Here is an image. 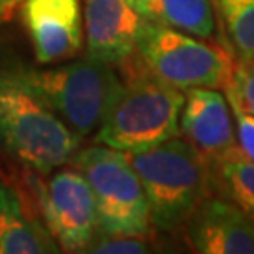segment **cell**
Listing matches in <instances>:
<instances>
[{
	"mask_svg": "<svg viewBox=\"0 0 254 254\" xmlns=\"http://www.w3.org/2000/svg\"><path fill=\"white\" fill-rule=\"evenodd\" d=\"M81 141L28 79L25 66L0 68V153L46 175L70 164Z\"/></svg>",
	"mask_w": 254,
	"mask_h": 254,
	"instance_id": "obj_1",
	"label": "cell"
},
{
	"mask_svg": "<svg viewBox=\"0 0 254 254\" xmlns=\"http://www.w3.org/2000/svg\"><path fill=\"white\" fill-rule=\"evenodd\" d=\"M127 79L109 108L94 141L123 153H136L166 139L181 136L179 117L185 104V91L154 75L136 57Z\"/></svg>",
	"mask_w": 254,
	"mask_h": 254,
	"instance_id": "obj_2",
	"label": "cell"
},
{
	"mask_svg": "<svg viewBox=\"0 0 254 254\" xmlns=\"http://www.w3.org/2000/svg\"><path fill=\"white\" fill-rule=\"evenodd\" d=\"M127 156L143 185L154 230L185 228L196 207L213 192L207 160L179 136Z\"/></svg>",
	"mask_w": 254,
	"mask_h": 254,
	"instance_id": "obj_3",
	"label": "cell"
},
{
	"mask_svg": "<svg viewBox=\"0 0 254 254\" xmlns=\"http://www.w3.org/2000/svg\"><path fill=\"white\" fill-rule=\"evenodd\" d=\"M47 104L75 136H94L123 87V77L111 64L91 59L53 68H27Z\"/></svg>",
	"mask_w": 254,
	"mask_h": 254,
	"instance_id": "obj_4",
	"label": "cell"
},
{
	"mask_svg": "<svg viewBox=\"0 0 254 254\" xmlns=\"http://www.w3.org/2000/svg\"><path fill=\"white\" fill-rule=\"evenodd\" d=\"M70 164L91 187L102 232L151 237L154 228L145 190L127 153L96 143L79 147Z\"/></svg>",
	"mask_w": 254,
	"mask_h": 254,
	"instance_id": "obj_5",
	"label": "cell"
},
{
	"mask_svg": "<svg viewBox=\"0 0 254 254\" xmlns=\"http://www.w3.org/2000/svg\"><path fill=\"white\" fill-rule=\"evenodd\" d=\"M136 57L154 75L181 91L196 87L226 91L237 64L228 49L205 38L151 21L139 32Z\"/></svg>",
	"mask_w": 254,
	"mask_h": 254,
	"instance_id": "obj_6",
	"label": "cell"
},
{
	"mask_svg": "<svg viewBox=\"0 0 254 254\" xmlns=\"http://www.w3.org/2000/svg\"><path fill=\"white\" fill-rule=\"evenodd\" d=\"M28 183L61 253H85L100 224L94 196L83 173L70 164L46 173V179L34 173Z\"/></svg>",
	"mask_w": 254,
	"mask_h": 254,
	"instance_id": "obj_7",
	"label": "cell"
},
{
	"mask_svg": "<svg viewBox=\"0 0 254 254\" xmlns=\"http://www.w3.org/2000/svg\"><path fill=\"white\" fill-rule=\"evenodd\" d=\"M21 21L38 64H57L85 44L81 0H23Z\"/></svg>",
	"mask_w": 254,
	"mask_h": 254,
	"instance_id": "obj_8",
	"label": "cell"
},
{
	"mask_svg": "<svg viewBox=\"0 0 254 254\" xmlns=\"http://www.w3.org/2000/svg\"><path fill=\"white\" fill-rule=\"evenodd\" d=\"M179 130L207 164L241 153L237 147L234 113L226 92L220 89L196 87L185 91Z\"/></svg>",
	"mask_w": 254,
	"mask_h": 254,
	"instance_id": "obj_9",
	"label": "cell"
},
{
	"mask_svg": "<svg viewBox=\"0 0 254 254\" xmlns=\"http://www.w3.org/2000/svg\"><path fill=\"white\" fill-rule=\"evenodd\" d=\"M143 15L132 0H85L83 30L87 57L111 66L125 64L136 53Z\"/></svg>",
	"mask_w": 254,
	"mask_h": 254,
	"instance_id": "obj_10",
	"label": "cell"
},
{
	"mask_svg": "<svg viewBox=\"0 0 254 254\" xmlns=\"http://www.w3.org/2000/svg\"><path fill=\"white\" fill-rule=\"evenodd\" d=\"M185 239L200 254H254V220L224 196H211L185 224Z\"/></svg>",
	"mask_w": 254,
	"mask_h": 254,
	"instance_id": "obj_11",
	"label": "cell"
},
{
	"mask_svg": "<svg viewBox=\"0 0 254 254\" xmlns=\"http://www.w3.org/2000/svg\"><path fill=\"white\" fill-rule=\"evenodd\" d=\"M57 254L38 205L27 192L0 172V254Z\"/></svg>",
	"mask_w": 254,
	"mask_h": 254,
	"instance_id": "obj_12",
	"label": "cell"
},
{
	"mask_svg": "<svg viewBox=\"0 0 254 254\" xmlns=\"http://www.w3.org/2000/svg\"><path fill=\"white\" fill-rule=\"evenodd\" d=\"M145 21L211 40L217 19L211 0H132Z\"/></svg>",
	"mask_w": 254,
	"mask_h": 254,
	"instance_id": "obj_13",
	"label": "cell"
},
{
	"mask_svg": "<svg viewBox=\"0 0 254 254\" xmlns=\"http://www.w3.org/2000/svg\"><path fill=\"white\" fill-rule=\"evenodd\" d=\"M209 170L213 190H220L226 200L254 220V160L237 153L209 164Z\"/></svg>",
	"mask_w": 254,
	"mask_h": 254,
	"instance_id": "obj_14",
	"label": "cell"
},
{
	"mask_svg": "<svg viewBox=\"0 0 254 254\" xmlns=\"http://www.w3.org/2000/svg\"><path fill=\"white\" fill-rule=\"evenodd\" d=\"M230 51L237 63L254 64V0H217Z\"/></svg>",
	"mask_w": 254,
	"mask_h": 254,
	"instance_id": "obj_15",
	"label": "cell"
},
{
	"mask_svg": "<svg viewBox=\"0 0 254 254\" xmlns=\"http://www.w3.org/2000/svg\"><path fill=\"white\" fill-rule=\"evenodd\" d=\"M149 251L147 237H134V236H117L98 230L96 236L92 237L85 253L94 254H139Z\"/></svg>",
	"mask_w": 254,
	"mask_h": 254,
	"instance_id": "obj_16",
	"label": "cell"
},
{
	"mask_svg": "<svg viewBox=\"0 0 254 254\" xmlns=\"http://www.w3.org/2000/svg\"><path fill=\"white\" fill-rule=\"evenodd\" d=\"M226 92V98L230 102V108L234 113V123H236V136H237V147L241 154H245L249 160H254V115L247 111L232 91Z\"/></svg>",
	"mask_w": 254,
	"mask_h": 254,
	"instance_id": "obj_17",
	"label": "cell"
},
{
	"mask_svg": "<svg viewBox=\"0 0 254 254\" xmlns=\"http://www.w3.org/2000/svg\"><path fill=\"white\" fill-rule=\"evenodd\" d=\"M243 108L254 115V64L237 63L234 81L228 87Z\"/></svg>",
	"mask_w": 254,
	"mask_h": 254,
	"instance_id": "obj_18",
	"label": "cell"
},
{
	"mask_svg": "<svg viewBox=\"0 0 254 254\" xmlns=\"http://www.w3.org/2000/svg\"><path fill=\"white\" fill-rule=\"evenodd\" d=\"M23 0H0V25L11 21L15 11L21 8Z\"/></svg>",
	"mask_w": 254,
	"mask_h": 254,
	"instance_id": "obj_19",
	"label": "cell"
}]
</instances>
